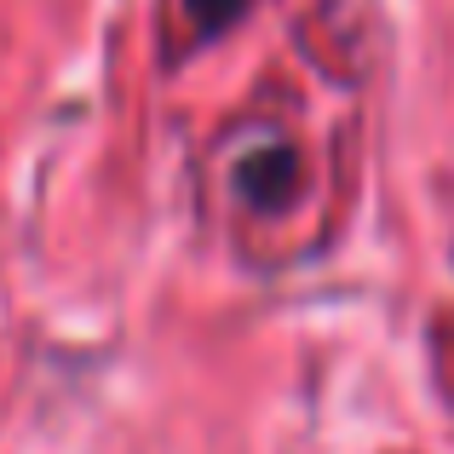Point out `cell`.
Masks as SVG:
<instances>
[{
  "label": "cell",
  "mask_w": 454,
  "mask_h": 454,
  "mask_svg": "<svg viewBox=\"0 0 454 454\" xmlns=\"http://www.w3.org/2000/svg\"><path fill=\"white\" fill-rule=\"evenodd\" d=\"M236 184H242L247 196L259 201V207H270V201H282V196H288V184H294V155H288V150L247 155L242 173H236Z\"/></svg>",
  "instance_id": "1"
},
{
  "label": "cell",
  "mask_w": 454,
  "mask_h": 454,
  "mask_svg": "<svg viewBox=\"0 0 454 454\" xmlns=\"http://www.w3.org/2000/svg\"><path fill=\"white\" fill-rule=\"evenodd\" d=\"M242 6H247V0H184V12L196 18V29H201V35H219Z\"/></svg>",
  "instance_id": "2"
}]
</instances>
